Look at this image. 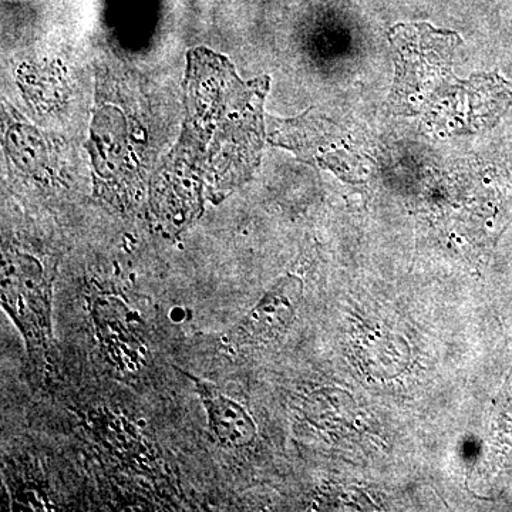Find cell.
Wrapping results in <instances>:
<instances>
[{
	"label": "cell",
	"mask_w": 512,
	"mask_h": 512,
	"mask_svg": "<svg viewBox=\"0 0 512 512\" xmlns=\"http://www.w3.org/2000/svg\"><path fill=\"white\" fill-rule=\"evenodd\" d=\"M194 380L202 406L208 414L210 429L225 447H247L254 441L256 426L241 404L225 396L214 384L187 375Z\"/></svg>",
	"instance_id": "5b68a950"
},
{
	"label": "cell",
	"mask_w": 512,
	"mask_h": 512,
	"mask_svg": "<svg viewBox=\"0 0 512 512\" xmlns=\"http://www.w3.org/2000/svg\"><path fill=\"white\" fill-rule=\"evenodd\" d=\"M50 281L35 264L3 271L2 301L25 336L30 357L42 359L52 340Z\"/></svg>",
	"instance_id": "3957f363"
},
{
	"label": "cell",
	"mask_w": 512,
	"mask_h": 512,
	"mask_svg": "<svg viewBox=\"0 0 512 512\" xmlns=\"http://www.w3.org/2000/svg\"><path fill=\"white\" fill-rule=\"evenodd\" d=\"M396 76L389 109L420 116L431 127L466 133L493 126L510 107L512 93L495 74L458 79L453 55L460 37L427 23L397 25L389 33Z\"/></svg>",
	"instance_id": "7a4b0ae2"
},
{
	"label": "cell",
	"mask_w": 512,
	"mask_h": 512,
	"mask_svg": "<svg viewBox=\"0 0 512 512\" xmlns=\"http://www.w3.org/2000/svg\"><path fill=\"white\" fill-rule=\"evenodd\" d=\"M183 136L158 171L153 210L173 229L201 214L204 198L247 180L264 144L262 104L268 83H245L225 57L200 49L187 69Z\"/></svg>",
	"instance_id": "6da1fadb"
},
{
	"label": "cell",
	"mask_w": 512,
	"mask_h": 512,
	"mask_svg": "<svg viewBox=\"0 0 512 512\" xmlns=\"http://www.w3.org/2000/svg\"><path fill=\"white\" fill-rule=\"evenodd\" d=\"M302 289L298 278L289 276L279 281L232 329L229 343L237 348L266 345L284 335L295 318Z\"/></svg>",
	"instance_id": "277c9868"
}]
</instances>
